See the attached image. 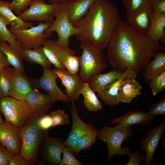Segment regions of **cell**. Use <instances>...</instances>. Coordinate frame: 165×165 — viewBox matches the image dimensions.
<instances>
[{
    "mask_svg": "<svg viewBox=\"0 0 165 165\" xmlns=\"http://www.w3.org/2000/svg\"><path fill=\"white\" fill-rule=\"evenodd\" d=\"M81 94H82L84 97V105L88 110L97 112L102 108L101 101L87 82H84L81 91Z\"/></svg>",
    "mask_w": 165,
    "mask_h": 165,
    "instance_id": "cell-29",
    "label": "cell"
},
{
    "mask_svg": "<svg viewBox=\"0 0 165 165\" xmlns=\"http://www.w3.org/2000/svg\"><path fill=\"white\" fill-rule=\"evenodd\" d=\"M148 113L154 117L157 115H165V98H162L157 103L152 105Z\"/></svg>",
    "mask_w": 165,
    "mask_h": 165,
    "instance_id": "cell-40",
    "label": "cell"
},
{
    "mask_svg": "<svg viewBox=\"0 0 165 165\" xmlns=\"http://www.w3.org/2000/svg\"><path fill=\"white\" fill-rule=\"evenodd\" d=\"M138 75L137 72L127 68L115 81L97 93V96L106 105H118L120 102L118 99V92L120 86L127 80L135 79Z\"/></svg>",
    "mask_w": 165,
    "mask_h": 165,
    "instance_id": "cell-13",
    "label": "cell"
},
{
    "mask_svg": "<svg viewBox=\"0 0 165 165\" xmlns=\"http://www.w3.org/2000/svg\"><path fill=\"white\" fill-rule=\"evenodd\" d=\"M0 60L8 63L7 61L5 55L2 53L1 51L0 50Z\"/></svg>",
    "mask_w": 165,
    "mask_h": 165,
    "instance_id": "cell-48",
    "label": "cell"
},
{
    "mask_svg": "<svg viewBox=\"0 0 165 165\" xmlns=\"http://www.w3.org/2000/svg\"><path fill=\"white\" fill-rule=\"evenodd\" d=\"M153 14L150 4L127 15L126 21L129 26L138 33L146 35L150 27Z\"/></svg>",
    "mask_w": 165,
    "mask_h": 165,
    "instance_id": "cell-17",
    "label": "cell"
},
{
    "mask_svg": "<svg viewBox=\"0 0 165 165\" xmlns=\"http://www.w3.org/2000/svg\"><path fill=\"white\" fill-rule=\"evenodd\" d=\"M5 121H4L3 120L2 116V112L0 109V124H2L4 123Z\"/></svg>",
    "mask_w": 165,
    "mask_h": 165,
    "instance_id": "cell-49",
    "label": "cell"
},
{
    "mask_svg": "<svg viewBox=\"0 0 165 165\" xmlns=\"http://www.w3.org/2000/svg\"><path fill=\"white\" fill-rule=\"evenodd\" d=\"M72 102L70 111L72 118V127L64 143L66 146L72 150L83 136L90 132H97L98 130L91 123H86L82 120L78 114L75 102Z\"/></svg>",
    "mask_w": 165,
    "mask_h": 165,
    "instance_id": "cell-11",
    "label": "cell"
},
{
    "mask_svg": "<svg viewBox=\"0 0 165 165\" xmlns=\"http://www.w3.org/2000/svg\"><path fill=\"white\" fill-rule=\"evenodd\" d=\"M149 82V87L153 96H155L165 88V72L161 73Z\"/></svg>",
    "mask_w": 165,
    "mask_h": 165,
    "instance_id": "cell-34",
    "label": "cell"
},
{
    "mask_svg": "<svg viewBox=\"0 0 165 165\" xmlns=\"http://www.w3.org/2000/svg\"><path fill=\"white\" fill-rule=\"evenodd\" d=\"M154 117L148 112L140 109H134L126 113L121 116L116 117L111 120L108 124H117L124 127L136 125H147L154 119Z\"/></svg>",
    "mask_w": 165,
    "mask_h": 165,
    "instance_id": "cell-20",
    "label": "cell"
},
{
    "mask_svg": "<svg viewBox=\"0 0 165 165\" xmlns=\"http://www.w3.org/2000/svg\"><path fill=\"white\" fill-rule=\"evenodd\" d=\"M123 72L114 69L105 74L99 72L91 76L87 82L95 93H98L115 81Z\"/></svg>",
    "mask_w": 165,
    "mask_h": 165,
    "instance_id": "cell-23",
    "label": "cell"
},
{
    "mask_svg": "<svg viewBox=\"0 0 165 165\" xmlns=\"http://www.w3.org/2000/svg\"><path fill=\"white\" fill-rule=\"evenodd\" d=\"M96 0H72L62 4L67 13L70 22L74 26L87 13Z\"/></svg>",
    "mask_w": 165,
    "mask_h": 165,
    "instance_id": "cell-21",
    "label": "cell"
},
{
    "mask_svg": "<svg viewBox=\"0 0 165 165\" xmlns=\"http://www.w3.org/2000/svg\"><path fill=\"white\" fill-rule=\"evenodd\" d=\"M50 4H61L65 2L72 0H47Z\"/></svg>",
    "mask_w": 165,
    "mask_h": 165,
    "instance_id": "cell-46",
    "label": "cell"
},
{
    "mask_svg": "<svg viewBox=\"0 0 165 165\" xmlns=\"http://www.w3.org/2000/svg\"><path fill=\"white\" fill-rule=\"evenodd\" d=\"M165 28V13H153L150 27L146 35L156 43H159L161 41L164 46Z\"/></svg>",
    "mask_w": 165,
    "mask_h": 165,
    "instance_id": "cell-24",
    "label": "cell"
},
{
    "mask_svg": "<svg viewBox=\"0 0 165 165\" xmlns=\"http://www.w3.org/2000/svg\"><path fill=\"white\" fill-rule=\"evenodd\" d=\"M9 66L10 65L8 63L0 60V71L6 67Z\"/></svg>",
    "mask_w": 165,
    "mask_h": 165,
    "instance_id": "cell-47",
    "label": "cell"
},
{
    "mask_svg": "<svg viewBox=\"0 0 165 165\" xmlns=\"http://www.w3.org/2000/svg\"><path fill=\"white\" fill-rule=\"evenodd\" d=\"M38 119L31 115L27 123L20 129L22 144L20 155L31 165L36 161L40 143L48 135L47 131L40 127Z\"/></svg>",
    "mask_w": 165,
    "mask_h": 165,
    "instance_id": "cell-3",
    "label": "cell"
},
{
    "mask_svg": "<svg viewBox=\"0 0 165 165\" xmlns=\"http://www.w3.org/2000/svg\"><path fill=\"white\" fill-rule=\"evenodd\" d=\"M153 13H165V0H161L151 4Z\"/></svg>",
    "mask_w": 165,
    "mask_h": 165,
    "instance_id": "cell-45",
    "label": "cell"
},
{
    "mask_svg": "<svg viewBox=\"0 0 165 165\" xmlns=\"http://www.w3.org/2000/svg\"><path fill=\"white\" fill-rule=\"evenodd\" d=\"M11 24L7 19L0 15V42L12 44L16 41L14 37L7 28Z\"/></svg>",
    "mask_w": 165,
    "mask_h": 165,
    "instance_id": "cell-32",
    "label": "cell"
},
{
    "mask_svg": "<svg viewBox=\"0 0 165 165\" xmlns=\"http://www.w3.org/2000/svg\"><path fill=\"white\" fill-rule=\"evenodd\" d=\"M10 4L9 2L0 0V15L8 20L11 24H15V26L16 28L27 29L33 26V23L25 22L16 16L10 7Z\"/></svg>",
    "mask_w": 165,
    "mask_h": 165,
    "instance_id": "cell-28",
    "label": "cell"
},
{
    "mask_svg": "<svg viewBox=\"0 0 165 165\" xmlns=\"http://www.w3.org/2000/svg\"><path fill=\"white\" fill-rule=\"evenodd\" d=\"M64 65L67 70L72 74L77 73L79 70V57L72 55L66 60Z\"/></svg>",
    "mask_w": 165,
    "mask_h": 165,
    "instance_id": "cell-38",
    "label": "cell"
},
{
    "mask_svg": "<svg viewBox=\"0 0 165 165\" xmlns=\"http://www.w3.org/2000/svg\"><path fill=\"white\" fill-rule=\"evenodd\" d=\"M43 145L42 157L46 163L51 165H60L61 155L66 147L62 138L46 136L42 140Z\"/></svg>",
    "mask_w": 165,
    "mask_h": 165,
    "instance_id": "cell-19",
    "label": "cell"
},
{
    "mask_svg": "<svg viewBox=\"0 0 165 165\" xmlns=\"http://www.w3.org/2000/svg\"><path fill=\"white\" fill-rule=\"evenodd\" d=\"M121 19L118 8L109 0H96L75 26L77 40L91 42L101 50L108 46Z\"/></svg>",
    "mask_w": 165,
    "mask_h": 165,
    "instance_id": "cell-2",
    "label": "cell"
},
{
    "mask_svg": "<svg viewBox=\"0 0 165 165\" xmlns=\"http://www.w3.org/2000/svg\"><path fill=\"white\" fill-rule=\"evenodd\" d=\"M38 123L41 129L44 131H46L52 127V119L50 114H46L39 118Z\"/></svg>",
    "mask_w": 165,
    "mask_h": 165,
    "instance_id": "cell-43",
    "label": "cell"
},
{
    "mask_svg": "<svg viewBox=\"0 0 165 165\" xmlns=\"http://www.w3.org/2000/svg\"><path fill=\"white\" fill-rule=\"evenodd\" d=\"M52 122V127L69 124V116L64 110L58 109L50 114Z\"/></svg>",
    "mask_w": 165,
    "mask_h": 165,
    "instance_id": "cell-36",
    "label": "cell"
},
{
    "mask_svg": "<svg viewBox=\"0 0 165 165\" xmlns=\"http://www.w3.org/2000/svg\"><path fill=\"white\" fill-rule=\"evenodd\" d=\"M12 154L0 143V165H8Z\"/></svg>",
    "mask_w": 165,
    "mask_h": 165,
    "instance_id": "cell-42",
    "label": "cell"
},
{
    "mask_svg": "<svg viewBox=\"0 0 165 165\" xmlns=\"http://www.w3.org/2000/svg\"><path fill=\"white\" fill-rule=\"evenodd\" d=\"M55 17V19L44 33L47 34L55 31L58 35L57 39L55 41L56 44L65 49H70V38L78 34L80 30L70 22L66 10L62 4Z\"/></svg>",
    "mask_w": 165,
    "mask_h": 165,
    "instance_id": "cell-8",
    "label": "cell"
},
{
    "mask_svg": "<svg viewBox=\"0 0 165 165\" xmlns=\"http://www.w3.org/2000/svg\"><path fill=\"white\" fill-rule=\"evenodd\" d=\"M122 3L127 15L151 4L149 0H122Z\"/></svg>",
    "mask_w": 165,
    "mask_h": 165,
    "instance_id": "cell-35",
    "label": "cell"
},
{
    "mask_svg": "<svg viewBox=\"0 0 165 165\" xmlns=\"http://www.w3.org/2000/svg\"><path fill=\"white\" fill-rule=\"evenodd\" d=\"M98 131L90 132L80 138L72 150L75 155H78L82 150H90L96 141Z\"/></svg>",
    "mask_w": 165,
    "mask_h": 165,
    "instance_id": "cell-31",
    "label": "cell"
},
{
    "mask_svg": "<svg viewBox=\"0 0 165 165\" xmlns=\"http://www.w3.org/2000/svg\"><path fill=\"white\" fill-rule=\"evenodd\" d=\"M22 49L20 45L16 41L11 44H8L6 42H0V50L5 55L10 65L25 73Z\"/></svg>",
    "mask_w": 165,
    "mask_h": 165,
    "instance_id": "cell-22",
    "label": "cell"
},
{
    "mask_svg": "<svg viewBox=\"0 0 165 165\" xmlns=\"http://www.w3.org/2000/svg\"><path fill=\"white\" fill-rule=\"evenodd\" d=\"M29 105L31 115L39 118L47 114L55 101L48 94L32 88L24 100Z\"/></svg>",
    "mask_w": 165,
    "mask_h": 165,
    "instance_id": "cell-18",
    "label": "cell"
},
{
    "mask_svg": "<svg viewBox=\"0 0 165 165\" xmlns=\"http://www.w3.org/2000/svg\"><path fill=\"white\" fill-rule=\"evenodd\" d=\"M130 158L128 162L124 165H139L141 161L145 158V155L143 153H140L139 151H136L130 153Z\"/></svg>",
    "mask_w": 165,
    "mask_h": 165,
    "instance_id": "cell-41",
    "label": "cell"
},
{
    "mask_svg": "<svg viewBox=\"0 0 165 165\" xmlns=\"http://www.w3.org/2000/svg\"><path fill=\"white\" fill-rule=\"evenodd\" d=\"M43 68V73L40 78L30 79L32 87L41 89L45 91L54 101L64 102L70 101V100L58 86L56 83L58 76L53 70L50 68Z\"/></svg>",
    "mask_w": 165,
    "mask_h": 165,
    "instance_id": "cell-10",
    "label": "cell"
},
{
    "mask_svg": "<svg viewBox=\"0 0 165 165\" xmlns=\"http://www.w3.org/2000/svg\"><path fill=\"white\" fill-rule=\"evenodd\" d=\"M62 153L63 156L60 165H83L84 163L78 160L75 157L73 150L70 148L66 146Z\"/></svg>",
    "mask_w": 165,
    "mask_h": 165,
    "instance_id": "cell-37",
    "label": "cell"
},
{
    "mask_svg": "<svg viewBox=\"0 0 165 165\" xmlns=\"http://www.w3.org/2000/svg\"><path fill=\"white\" fill-rule=\"evenodd\" d=\"M153 57L143 71V79L146 82L149 81L161 73L165 72V53L159 52Z\"/></svg>",
    "mask_w": 165,
    "mask_h": 165,
    "instance_id": "cell-26",
    "label": "cell"
},
{
    "mask_svg": "<svg viewBox=\"0 0 165 165\" xmlns=\"http://www.w3.org/2000/svg\"><path fill=\"white\" fill-rule=\"evenodd\" d=\"M0 109L5 122L20 129L28 122L32 113L31 107L25 101L9 96L0 99Z\"/></svg>",
    "mask_w": 165,
    "mask_h": 165,
    "instance_id": "cell-7",
    "label": "cell"
},
{
    "mask_svg": "<svg viewBox=\"0 0 165 165\" xmlns=\"http://www.w3.org/2000/svg\"><path fill=\"white\" fill-rule=\"evenodd\" d=\"M0 142L12 154H20L22 144L20 128L7 122L0 124Z\"/></svg>",
    "mask_w": 165,
    "mask_h": 165,
    "instance_id": "cell-15",
    "label": "cell"
},
{
    "mask_svg": "<svg viewBox=\"0 0 165 165\" xmlns=\"http://www.w3.org/2000/svg\"><path fill=\"white\" fill-rule=\"evenodd\" d=\"M9 165H30L28 162L20 154H13L10 159Z\"/></svg>",
    "mask_w": 165,
    "mask_h": 165,
    "instance_id": "cell-44",
    "label": "cell"
},
{
    "mask_svg": "<svg viewBox=\"0 0 165 165\" xmlns=\"http://www.w3.org/2000/svg\"><path fill=\"white\" fill-rule=\"evenodd\" d=\"M23 59L31 64H37L43 68H50L51 64L46 57L42 46L34 49H22Z\"/></svg>",
    "mask_w": 165,
    "mask_h": 165,
    "instance_id": "cell-27",
    "label": "cell"
},
{
    "mask_svg": "<svg viewBox=\"0 0 165 165\" xmlns=\"http://www.w3.org/2000/svg\"><path fill=\"white\" fill-rule=\"evenodd\" d=\"M9 66L0 71V99L9 96L10 75Z\"/></svg>",
    "mask_w": 165,
    "mask_h": 165,
    "instance_id": "cell-33",
    "label": "cell"
},
{
    "mask_svg": "<svg viewBox=\"0 0 165 165\" xmlns=\"http://www.w3.org/2000/svg\"><path fill=\"white\" fill-rule=\"evenodd\" d=\"M1 143V142H0V143Z\"/></svg>",
    "mask_w": 165,
    "mask_h": 165,
    "instance_id": "cell-51",
    "label": "cell"
},
{
    "mask_svg": "<svg viewBox=\"0 0 165 165\" xmlns=\"http://www.w3.org/2000/svg\"><path fill=\"white\" fill-rule=\"evenodd\" d=\"M165 130V120L157 126L151 128L144 139L140 140V149L146 152L145 165L152 164L154 153L158 147L160 141Z\"/></svg>",
    "mask_w": 165,
    "mask_h": 165,
    "instance_id": "cell-12",
    "label": "cell"
},
{
    "mask_svg": "<svg viewBox=\"0 0 165 165\" xmlns=\"http://www.w3.org/2000/svg\"><path fill=\"white\" fill-rule=\"evenodd\" d=\"M55 41L46 39L42 45L44 53L49 61L53 65L56 69L64 70V66L60 61L56 53Z\"/></svg>",
    "mask_w": 165,
    "mask_h": 165,
    "instance_id": "cell-30",
    "label": "cell"
},
{
    "mask_svg": "<svg viewBox=\"0 0 165 165\" xmlns=\"http://www.w3.org/2000/svg\"><path fill=\"white\" fill-rule=\"evenodd\" d=\"M10 87L9 96L16 99L24 100L32 89L30 79L25 73L14 67L9 68Z\"/></svg>",
    "mask_w": 165,
    "mask_h": 165,
    "instance_id": "cell-14",
    "label": "cell"
},
{
    "mask_svg": "<svg viewBox=\"0 0 165 165\" xmlns=\"http://www.w3.org/2000/svg\"><path fill=\"white\" fill-rule=\"evenodd\" d=\"M51 24L40 22L36 26L21 29L16 27L15 24L12 23L9 30L22 48L34 49L42 46L46 38L52 36V33H44Z\"/></svg>",
    "mask_w": 165,
    "mask_h": 165,
    "instance_id": "cell-6",
    "label": "cell"
},
{
    "mask_svg": "<svg viewBox=\"0 0 165 165\" xmlns=\"http://www.w3.org/2000/svg\"><path fill=\"white\" fill-rule=\"evenodd\" d=\"M44 0H31L29 7L18 16L25 22L44 21L52 24L61 4H47Z\"/></svg>",
    "mask_w": 165,
    "mask_h": 165,
    "instance_id": "cell-9",
    "label": "cell"
},
{
    "mask_svg": "<svg viewBox=\"0 0 165 165\" xmlns=\"http://www.w3.org/2000/svg\"><path fill=\"white\" fill-rule=\"evenodd\" d=\"M53 70L65 87V92L70 101L73 102L77 101L85 82L80 75L71 74L65 69L54 68Z\"/></svg>",
    "mask_w": 165,
    "mask_h": 165,
    "instance_id": "cell-16",
    "label": "cell"
},
{
    "mask_svg": "<svg viewBox=\"0 0 165 165\" xmlns=\"http://www.w3.org/2000/svg\"><path fill=\"white\" fill-rule=\"evenodd\" d=\"M160 0H149V2H150V4H152L153 3H154L155 2H157V1H160Z\"/></svg>",
    "mask_w": 165,
    "mask_h": 165,
    "instance_id": "cell-50",
    "label": "cell"
},
{
    "mask_svg": "<svg viewBox=\"0 0 165 165\" xmlns=\"http://www.w3.org/2000/svg\"><path fill=\"white\" fill-rule=\"evenodd\" d=\"M79 46L82 53L79 57V75L83 81L86 82L93 75L106 69L108 64L102 50L91 42L80 41Z\"/></svg>",
    "mask_w": 165,
    "mask_h": 165,
    "instance_id": "cell-4",
    "label": "cell"
},
{
    "mask_svg": "<svg viewBox=\"0 0 165 165\" xmlns=\"http://www.w3.org/2000/svg\"><path fill=\"white\" fill-rule=\"evenodd\" d=\"M132 133L130 126L124 127L118 124L114 127L104 126L98 130L97 139L105 142L107 145L108 162L114 155H129L131 152L130 147H122V144L130 138Z\"/></svg>",
    "mask_w": 165,
    "mask_h": 165,
    "instance_id": "cell-5",
    "label": "cell"
},
{
    "mask_svg": "<svg viewBox=\"0 0 165 165\" xmlns=\"http://www.w3.org/2000/svg\"><path fill=\"white\" fill-rule=\"evenodd\" d=\"M31 0H13L10 2V6L17 15L20 14L28 8Z\"/></svg>",
    "mask_w": 165,
    "mask_h": 165,
    "instance_id": "cell-39",
    "label": "cell"
},
{
    "mask_svg": "<svg viewBox=\"0 0 165 165\" xmlns=\"http://www.w3.org/2000/svg\"><path fill=\"white\" fill-rule=\"evenodd\" d=\"M142 88L135 79L125 81L121 85L118 92L119 101L131 103L133 99L141 95Z\"/></svg>",
    "mask_w": 165,
    "mask_h": 165,
    "instance_id": "cell-25",
    "label": "cell"
},
{
    "mask_svg": "<svg viewBox=\"0 0 165 165\" xmlns=\"http://www.w3.org/2000/svg\"><path fill=\"white\" fill-rule=\"evenodd\" d=\"M108 47L106 57L112 69L123 72L129 68L138 73L164 49L163 45L138 33L121 20Z\"/></svg>",
    "mask_w": 165,
    "mask_h": 165,
    "instance_id": "cell-1",
    "label": "cell"
}]
</instances>
